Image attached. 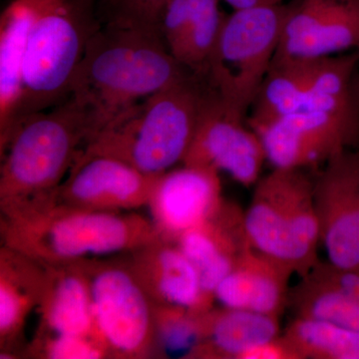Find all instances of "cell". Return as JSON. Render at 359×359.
<instances>
[{"label": "cell", "instance_id": "obj_9", "mask_svg": "<svg viewBox=\"0 0 359 359\" xmlns=\"http://www.w3.org/2000/svg\"><path fill=\"white\" fill-rule=\"evenodd\" d=\"M254 131L271 167L318 170L340 153L359 149V98L304 108Z\"/></svg>", "mask_w": 359, "mask_h": 359}, {"label": "cell", "instance_id": "obj_11", "mask_svg": "<svg viewBox=\"0 0 359 359\" xmlns=\"http://www.w3.org/2000/svg\"><path fill=\"white\" fill-rule=\"evenodd\" d=\"M266 161L263 143L247 119L226 109L210 90L183 164L226 173L240 185L250 187L261 178Z\"/></svg>", "mask_w": 359, "mask_h": 359}, {"label": "cell", "instance_id": "obj_30", "mask_svg": "<svg viewBox=\"0 0 359 359\" xmlns=\"http://www.w3.org/2000/svg\"><path fill=\"white\" fill-rule=\"evenodd\" d=\"M240 359H302L294 344L283 334L250 347Z\"/></svg>", "mask_w": 359, "mask_h": 359}, {"label": "cell", "instance_id": "obj_21", "mask_svg": "<svg viewBox=\"0 0 359 359\" xmlns=\"http://www.w3.org/2000/svg\"><path fill=\"white\" fill-rule=\"evenodd\" d=\"M280 334V318L219 306L200 314L199 340L187 359H240L244 351Z\"/></svg>", "mask_w": 359, "mask_h": 359}, {"label": "cell", "instance_id": "obj_17", "mask_svg": "<svg viewBox=\"0 0 359 359\" xmlns=\"http://www.w3.org/2000/svg\"><path fill=\"white\" fill-rule=\"evenodd\" d=\"M125 259L155 306L205 313L199 273L176 243L160 237L127 254Z\"/></svg>", "mask_w": 359, "mask_h": 359}, {"label": "cell", "instance_id": "obj_28", "mask_svg": "<svg viewBox=\"0 0 359 359\" xmlns=\"http://www.w3.org/2000/svg\"><path fill=\"white\" fill-rule=\"evenodd\" d=\"M189 16V0H166L158 21V29L165 44L182 65L188 37Z\"/></svg>", "mask_w": 359, "mask_h": 359}, {"label": "cell", "instance_id": "obj_15", "mask_svg": "<svg viewBox=\"0 0 359 359\" xmlns=\"http://www.w3.org/2000/svg\"><path fill=\"white\" fill-rule=\"evenodd\" d=\"M176 244L199 273L205 311L214 308L219 283L252 248L245 229V211L223 200L216 212L186 231Z\"/></svg>", "mask_w": 359, "mask_h": 359}, {"label": "cell", "instance_id": "obj_20", "mask_svg": "<svg viewBox=\"0 0 359 359\" xmlns=\"http://www.w3.org/2000/svg\"><path fill=\"white\" fill-rule=\"evenodd\" d=\"M45 266L46 280L37 309L39 327L35 337L69 335L97 340L88 278L81 264Z\"/></svg>", "mask_w": 359, "mask_h": 359}, {"label": "cell", "instance_id": "obj_1", "mask_svg": "<svg viewBox=\"0 0 359 359\" xmlns=\"http://www.w3.org/2000/svg\"><path fill=\"white\" fill-rule=\"evenodd\" d=\"M191 72L158 30L110 20L89 40L69 96L89 113L90 141L137 103Z\"/></svg>", "mask_w": 359, "mask_h": 359}, {"label": "cell", "instance_id": "obj_23", "mask_svg": "<svg viewBox=\"0 0 359 359\" xmlns=\"http://www.w3.org/2000/svg\"><path fill=\"white\" fill-rule=\"evenodd\" d=\"M287 309L294 316L316 318L359 332V302L306 275L290 287Z\"/></svg>", "mask_w": 359, "mask_h": 359}, {"label": "cell", "instance_id": "obj_31", "mask_svg": "<svg viewBox=\"0 0 359 359\" xmlns=\"http://www.w3.org/2000/svg\"><path fill=\"white\" fill-rule=\"evenodd\" d=\"M356 51H358V91H359V49H358V50H356Z\"/></svg>", "mask_w": 359, "mask_h": 359}, {"label": "cell", "instance_id": "obj_13", "mask_svg": "<svg viewBox=\"0 0 359 359\" xmlns=\"http://www.w3.org/2000/svg\"><path fill=\"white\" fill-rule=\"evenodd\" d=\"M157 177L116 158L78 153L56 204L93 211H133L148 205Z\"/></svg>", "mask_w": 359, "mask_h": 359}, {"label": "cell", "instance_id": "obj_5", "mask_svg": "<svg viewBox=\"0 0 359 359\" xmlns=\"http://www.w3.org/2000/svg\"><path fill=\"white\" fill-rule=\"evenodd\" d=\"M97 1L39 0L26 44L14 125L69 97L89 40L101 26L95 14Z\"/></svg>", "mask_w": 359, "mask_h": 359}, {"label": "cell", "instance_id": "obj_32", "mask_svg": "<svg viewBox=\"0 0 359 359\" xmlns=\"http://www.w3.org/2000/svg\"><path fill=\"white\" fill-rule=\"evenodd\" d=\"M103 1H106L108 2V4H110V2L112 1V0H103Z\"/></svg>", "mask_w": 359, "mask_h": 359}, {"label": "cell", "instance_id": "obj_29", "mask_svg": "<svg viewBox=\"0 0 359 359\" xmlns=\"http://www.w3.org/2000/svg\"><path fill=\"white\" fill-rule=\"evenodd\" d=\"M166 0H112L111 20L125 25L158 29L161 9Z\"/></svg>", "mask_w": 359, "mask_h": 359}, {"label": "cell", "instance_id": "obj_10", "mask_svg": "<svg viewBox=\"0 0 359 359\" xmlns=\"http://www.w3.org/2000/svg\"><path fill=\"white\" fill-rule=\"evenodd\" d=\"M313 197L327 261L359 271V149L344 151L316 170Z\"/></svg>", "mask_w": 359, "mask_h": 359}, {"label": "cell", "instance_id": "obj_14", "mask_svg": "<svg viewBox=\"0 0 359 359\" xmlns=\"http://www.w3.org/2000/svg\"><path fill=\"white\" fill-rule=\"evenodd\" d=\"M223 200L219 173L182 164L157 177L148 205L160 237L176 243L212 216Z\"/></svg>", "mask_w": 359, "mask_h": 359}, {"label": "cell", "instance_id": "obj_12", "mask_svg": "<svg viewBox=\"0 0 359 359\" xmlns=\"http://www.w3.org/2000/svg\"><path fill=\"white\" fill-rule=\"evenodd\" d=\"M359 49V0L287 4L275 57L316 59Z\"/></svg>", "mask_w": 359, "mask_h": 359}, {"label": "cell", "instance_id": "obj_6", "mask_svg": "<svg viewBox=\"0 0 359 359\" xmlns=\"http://www.w3.org/2000/svg\"><path fill=\"white\" fill-rule=\"evenodd\" d=\"M254 188L245 211L250 245L302 278L320 261L313 175L309 170L273 168Z\"/></svg>", "mask_w": 359, "mask_h": 359}, {"label": "cell", "instance_id": "obj_3", "mask_svg": "<svg viewBox=\"0 0 359 359\" xmlns=\"http://www.w3.org/2000/svg\"><path fill=\"white\" fill-rule=\"evenodd\" d=\"M210 95L204 78L188 76L137 103L82 149L116 158L158 177L183 164Z\"/></svg>", "mask_w": 359, "mask_h": 359}, {"label": "cell", "instance_id": "obj_18", "mask_svg": "<svg viewBox=\"0 0 359 359\" xmlns=\"http://www.w3.org/2000/svg\"><path fill=\"white\" fill-rule=\"evenodd\" d=\"M46 266L23 252L2 245L0 249V358L25 355L23 340L28 316L39 309Z\"/></svg>", "mask_w": 359, "mask_h": 359}, {"label": "cell", "instance_id": "obj_27", "mask_svg": "<svg viewBox=\"0 0 359 359\" xmlns=\"http://www.w3.org/2000/svg\"><path fill=\"white\" fill-rule=\"evenodd\" d=\"M25 358L45 359H102L107 351L93 337H34L27 344Z\"/></svg>", "mask_w": 359, "mask_h": 359}, {"label": "cell", "instance_id": "obj_26", "mask_svg": "<svg viewBox=\"0 0 359 359\" xmlns=\"http://www.w3.org/2000/svg\"><path fill=\"white\" fill-rule=\"evenodd\" d=\"M158 355L182 353L183 358L199 340L200 314L174 306H155Z\"/></svg>", "mask_w": 359, "mask_h": 359}, {"label": "cell", "instance_id": "obj_8", "mask_svg": "<svg viewBox=\"0 0 359 359\" xmlns=\"http://www.w3.org/2000/svg\"><path fill=\"white\" fill-rule=\"evenodd\" d=\"M88 278L97 340L109 358L158 355L154 304L125 261L79 262Z\"/></svg>", "mask_w": 359, "mask_h": 359}, {"label": "cell", "instance_id": "obj_4", "mask_svg": "<svg viewBox=\"0 0 359 359\" xmlns=\"http://www.w3.org/2000/svg\"><path fill=\"white\" fill-rule=\"evenodd\" d=\"M2 245L44 266L130 254L160 238L152 219L55 204L39 214L0 221Z\"/></svg>", "mask_w": 359, "mask_h": 359}, {"label": "cell", "instance_id": "obj_7", "mask_svg": "<svg viewBox=\"0 0 359 359\" xmlns=\"http://www.w3.org/2000/svg\"><path fill=\"white\" fill-rule=\"evenodd\" d=\"M285 8L283 4L224 15L201 76L233 114L247 119L278 51Z\"/></svg>", "mask_w": 359, "mask_h": 359}, {"label": "cell", "instance_id": "obj_25", "mask_svg": "<svg viewBox=\"0 0 359 359\" xmlns=\"http://www.w3.org/2000/svg\"><path fill=\"white\" fill-rule=\"evenodd\" d=\"M221 0H189V30L183 65L198 75L204 72L224 18Z\"/></svg>", "mask_w": 359, "mask_h": 359}, {"label": "cell", "instance_id": "obj_2", "mask_svg": "<svg viewBox=\"0 0 359 359\" xmlns=\"http://www.w3.org/2000/svg\"><path fill=\"white\" fill-rule=\"evenodd\" d=\"M91 132L89 113L71 96L49 112L18 121L0 147L1 219L27 218L55 205Z\"/></svg>", "mask_w": 359, "mask_h": 359}, {"label": "cell", "instance_id": "obj_16", "mask_svg": "<svg viewBox=\"0 0 359 359\" xmlns=\"http://www.w3.org/2000/svg\"><path fill=\"white\" fill-rule=\"evenodd\" d=\"M330 97L325 59L275 57L247 116L252 130Z\"/></svg>", "mask_w": 359, "mask_h": 359}, {"label": "cell", "instance_id": "obj_24", "mask_svg": "<svg viewBox=\"0 0 359 359\" xmlns=\"http://www.w3.org/2000/svg\"><path fill=\"white\" fill-rule=\"evenodd\" d=\"M283 335L302 359H359V332L335 323L294 316Z\"/></svg>", "mask_w": 359, "mask_h": 359}, {"label": "cell", "instance_id": "obj_19", "mask_svg": "<svg viewBox=\"0 0 359 359\" xmlns=\"http://www.w3.org/2000/svg\"><path fill=\"white\" fill-rule=\"evenodd\" d=\"M292 276L289 268L250 248L219 283L215 299L226 308L280 318Z\"/></svg>", "mask_w": 359, "mask_h": 359}, {"label": "cell", "instance_id": "obj_22", "mask_svg": "<svg viewBox=\"0 0 359 359\" xmlns=\"http://www.w3.org/2000/svg\"><path fill=\"white\" fill-rule=\"evenodd\" d=\"M39 0H13L0 15V147L13 131L22 92L28 34Z\"/></svg>", "mask_w": 359, "mask_h": 359}]
</instances>
